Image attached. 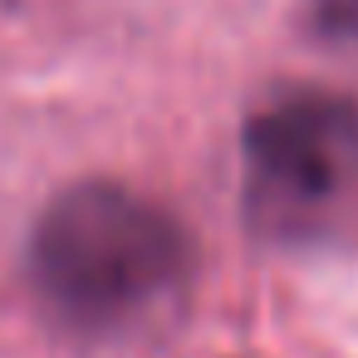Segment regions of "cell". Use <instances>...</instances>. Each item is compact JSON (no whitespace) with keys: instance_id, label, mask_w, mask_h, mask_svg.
Here are the masks:
<instances>
[{"instance_id":"2","label":"cell","mask_w":358,"mask_h":358,"mask_svg":"<svg viewBox=\"0 0 358 358\" xmlns=\"http://www.w3.org/2000/svg\"><path fill=\"white\" fill-rule=\"evenodd\" d=\"M245 221L265 241L324 236L358 196V99L289 89L241 128Z\"/></svg>"},{"instance_id":"3","label":"cell","mask_w":358,"mask_h":358,"mask_svg":"<svg viewBox=\"0 0 358 358\" xmlns=\"http://www.w3.org/2000/svg\"><path fill=\"white\" fill-rule=\"evenodd\" d=\"M299 6L324 40L358 50V0H299Z\"/></svg>"},{"instance_id":"1","label":"cell","mask_w":358,"mask_h":358,"mask_svg":"<svg viewBox=\"0 0 358 358\" xmlns=\"http://www.w3.org/2000/svg\"><path fill=\"white\" fill-rule=\"evenodd\" d=\"M196 245L182 221L118 187H64L30 231V285L74 338H128L157 324L192 285Z\"/></svg>"}]
</instances>
